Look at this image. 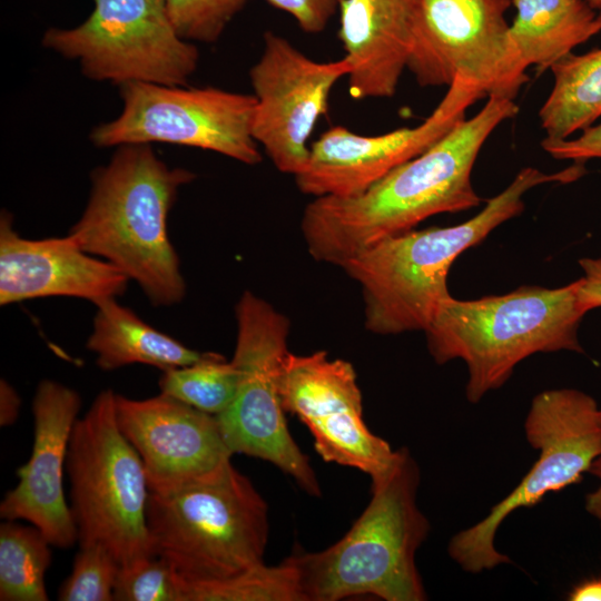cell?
Instances as JSON below:
<instances>
[{
    "instance_id": "1",
    "label": "cell",
    "mask_w": 601,
    "mask_h": 601,
    "mask_svg": "<svg viewBox=\"0 0 601 601\" xmlns=\"http://www.w3.org/2000/svg\"><path fill=\"white\" fill-rule=\"evenodd\" d=\"M519 108L513 99L489 97L418 156L352 197H317L304 209L300 230L311 256L341 267L371 245L414 229L424 219L476 207L471 174L489 136Z\"/></svg>"
},
{
    "instance_id": "2",
    "label": "cell",
    "mask_w": 601,
    "mask_h": 601,
    "mask_svg": "<svg viewBox=\"0 0 601 601\" xmlns=\"http://www.w3.org/2000/svg\"><path fill=\"white\" fill-rule=\"evenodd\" d=\"M584 173V166L577 162L552 174L525 167L469 220L449 227L411 229L347 259L341 268L361 287L366 329L380 335L424 332L452 297L447 275L462 253L520 215L524 209L522 198L533 187L568 184Z\"/></svg>"
},
{
    "instance_id": "3",
    "label": "cell",
    "mask_w": 601,
    "mask_h": 601,
    "mask_svg": "<svg viewBox=\"0 0 601 601\" xmlns=\"http://www.w3.org/2000/svg\"><path fill=\"white\" fill-rule=\"evenodd\" d=\"M195 174L168 167L149 145H121L91 175L85 210L68 235L122 272L155 306L180 303L186 283L168 236V214Z\"/></svg>"
},
{
    "instance_id": "4",
    "label": "cell",
    "mask_w": 601,
    "mask_h": 601,
    "mask_svg": "<svg viewBox=\"0 0 601 601\" xmlns=\"http://www.w3.org/2000/svg\"><path fill=\"white\" fill-rule=\"evenodd\" d=\"M420 469L406 447L394 467L372 482V497L346 534L318 552L289 556L304 601L373 595L423 601L426 592L415 555L430 523L417 505Z\"/></svg>"
},
{
    "instance_id": "5",
    "label": "cell",
    "mask_w": 601,
    "mask_h": 601,
    "mask_svg": "<svg viewBox=\"0 0 601 601\" xmlns=\"http://www.w3.org/2000/svg\"><path fill=\"white\" fill-rule=\"evenodd\" d=\"M579 279L558 288L521 286L508 294L462 300L453 296L424 331L436 364L462 359L470 403L502 387L515 366L536 353H583L585 315L578 304Z\"/></svg>"
},
{
    "instance_id": "6",
    "label": "cell",
    "mask_w": 601,
    "mask_h": 601,
    "mask_svg": "<svg viewBox=\"0 0 601 601\" xmlns=\"http://www.w3.org/2000/svg\"><path fill=\"white\" fill-rule=\"evenodd\" d=\"M147 525L154 554L186 582L220 581L264 563L267 504L231 462L174 491L149 492Z\"/></svg>"
},
{
    "instance_id": "7",
    "label": "cell",
    "mask_w": 601,
    "mask_h": 601,
    "mask_svg": "<svg viewBox=\"0 0 601 601\" xmlns=\"http://www.w3.org/2000/svg\"><path fill=\"white\" fill-rule=\"evenodd\" d=\"M66 472L79 545L100 544L120 566L155 555L142 461L120 431L116 393L101 391L72 428Z\"/></svg>"
},
{
    "instance_id": "8",
    "label": "cell",
    "mask_w": 601,
    "mask_h": 601,
    "mask_svg": "<svg viewBox=\"0 0 601 601\" xmlns=\"http://www.w3.org/2000/svg\"><path fill=\"white\" fill-rule=\"evenodd\" d=\"M538 460L521 482L477 523L454 534L447 552L465 572L480 573L509 563L495 546L502 522L514 511L538 504L546 494L582 480L601 454V407L575 388L536 394L524 422Z\"/></svg>"
},
{
    "instance_id": "9",
    "label": "cell",
    "mask_w": 601,
    "mask_h": 601,
    "mask_svg": "<svg viewBox=\"0 0 601 601\" xmlns=\"http://www.w3.org/2000/svg\"><path fill=\"white\" fill-rule=\"evenodd\" d=\"M236 345L231 362L239 372L235 397L217 421L233 454L265 460L292 476L311 495L321 487L309 459L285 421L279 382L289 319L267 300L245 290L235 307Z\"/></svg>"
},
{
    "instance_id": "10",
    "label": "cell",
    "mask_w": 601,
    "mask_h": 601,
    "mask_svg": "<svg viewBox=\"0 0 601 601\" xmlns=\"http://www.w3.org/2000/svg\"><path fill=\"white\" fill-rule=\"evenodd\" d=\"M406 68L423 87L463 79L487 97L513 99L529 80L510 37L512 0H411Z\"/></svg>"
},
{
    "instance_id": "11",
    "label": "cell",
    "mask_w": 601,
    "mask_h": 601,
    "mask_svg": "<svg viewBox=\"0 0 601 601\" xmlns=\"http://www.w3.org/2000/svg\"><path fill=\"white\" fill-rule=\"evenodd\" d=\"M93 4L79 26L47 30L43 46L77 60L92 80L187 86L198 50L177 33L164 0H93Z\"/></svg>"
},
{
    "instance_id": "12",
    "label": "cell",
    "mask_w": 601,
    "mask_h": 601,
    "mask_svg": "<svg viewBox=\"0 0 601 601\" xmlns=\"http://www.w3.org/2000/svg\"><path fill=\"white\" fill-rule=\"evenodd\" d=\"M120 96L121 114L90 135L98 147L168 142L211 150L246 165L262 160L252 130L254 95L130 82L120 86Z\"/></svg>"
},
{
    "instance_id": "13",
    "label": "cell",
    "mask_w": 601,
    "mask_h": 601,
    "mask_svg": "<svg viewBox=\"0 0 601 601\" xmlns=\"http://www.w3.org/2000/svg\"><path fill=\"white\" fill-rule=\"evenodd\" d=\"M282 405L309 430L325 462L355 467L372 482L390 473L400 456L364 422L363 398L353 365L327 352L287 353L279 382Z\"/></svg>"
},
{
    "instance_id": "14",
    "label": "cell",
    "mask_w": 601,
    "mask_h": 601,
    "mask_svg": "<svg viewBox=\"0 0 601 601\" xmlns=\"http://www.w3.org/2000/svg\"><path fill=\"white\" fill-rule=\"evenodd\" d=\"M349 71L345 57L318 62L286 38L265 32L262 55L249 71L256 98L252 130L279 171L296 176L305 169L307 140L327 114L333 87Z\"/></svg>"
},
{
    "instance_id": "15",
    "label": "cell",
    "mask_w": 601,
    "mask_h": 601,
    "mask_svg": "<svg viewBox=\"0 0 601 601\" xmlns=\"http://www.w3.org/2000/svg\"><path fill=\"white\" fill-rule=\"evenodd\" d=\"M484 92L456 78L433 112L418 126L365 136L335 126L312 145L305 169L295 176L298 189L317 197L364 193L394 168L418 156L444 136Z\"/></svg>"
},
{
    "instance_id": "16",
    "label": "cell",
    "mask_w": 601,
    "mask_h": 601,
    "mask_svg": "<svg viewBox=\"0 0 601 601\" xmlns=\"http://www.w3.org/2000/svg\"><path fill=\"white\" fill-rule=\"evenodd\" d=\"M116 418L142 461L149 492L174 491L230 462L217 417L164 393L145 400L116 394Z\"/></svg>"
},
{
    "instance_id": "17",
    "label": "cell",
    "mask_w": 601,
    "mask_h": 601,
    "mask_svg": "<svg viewBox=\"0 0 601 601\" xmlns=\"http://www.w3.org/2000/svg\"><path fill=\"white\" fill-rule=\"evenodd\" d=\"M81 407L77 391L52 380L41 381L32 401L31 455L17 470V485L0 503L4 520H24L51 545L71 548L78 530L63 493V472L70 435Z\"/></svg>"
},
{
    "instance_id": "18",
    "label": "cell",
    "mask_w": 601,
    "mask_h": 601,
    "mask_svg": "<svg viewBox=\"0 0 601 601\" xmlns=\"http://www.w3.org/2000/svg\"><path fill=\"white\" fill-rule=\"evenodd\" d=\"M128 282L117 267L81 249L69 235L28 239L16 231L12 215L1 213V305L48 296L96 304L124 294Z\"/></svg>"
},
{
    "instance_id": "19",
    "label": "cell",
    "mask_w": 601,
    "mask_h": 601,
    "mask_svg": "<svg viewBox=\"0 0 601 601\" xmlns=\"http://www.w3.org/2000/svg\"><path fill=\"white\" fill-rule=\"evenodd\" d=\"M411 0H342L338 37L355 99L392 97L406 68Z\"/></svg>"
},
{
    "instance_id": "20",
    "label": "cell",
    "mask_w": 601,
    "mask_h": 601,
    "mask_svg": "<svg viewBox=\"0 0 601 601\" xmlns=\"http://www.w3.org/2000/svg\"><path fill=\"white\" fill-rule=\"evenodd\" d=\"M95 305L92 332L86 346L96 354V363L104 371L145 364L164 372L191 365L205 356L145 323L115 297Z\"/></svg>"
},
{
    "instance_id": "21",
    "label": "cell",
    "mask_w": 601,
    "mask_h": 601,
    "mask_svg": "<svg viewBox=\"0 0 601 601\" xmlns=\"http://www.w3.org/2000/svg\"><path fill=\"white\" fill-rule=\"evenodd\" d=\"M516 16L510 37L526 67L544 71L600 30L583 0H512Z\"/></svg>"
},
{
    "instance_id": "22",
    "label": "cell",
    "mask_w": 601,
    "mask_h": 601,
    "mask_svg": "<svg viewBox=\"0 0 601 601\" xmlns=\"http://www.w3.org/2000/svg\"><path fill=\"white\" fill-rule=\"evenodd\" d=\"M553 88L540 109L546 138L565 139L601 117V49L570 53L550 68Z\"/></svg>"
},
{
    "instance_id": "23",
    "label": "cell",
    "mask_w": 601,
    "mask_h": 601,
    "mask_svg": "<svg viewBox=\"0 0 601 601\" xmlns=\"http://www.w3.org/2000/svg\"><path fill=\"white\" fill-rule=\"evenodd\" d=\"M50 542L35 525L12 520L0 525V600L47 601L45 574L51 563Z\"/></svg>"
},
{
    "instance_id": "24",
    "label": "cell",
    "mask_w": 601,
    "mask_h": 601,
    "mask_svg": "<svg viewBox=\"0 0 601 601\" xmlns=\"http://www.w3.org/2000/svg\"><path fill=\"white\" fill-rule=\"evenodd\" d=\"M178 583L180 601H304L289 558L277 565L260 563L220 581L186 582L178 578Z\"/></svg>"
},
{
    "instance_id": "25",
    "label": "cell",
    "mask_w": 601,
    "mask_h": 601,
    "mask_svg": "<svg viewBox=\"0 0 601 601\" xmlns=\"http://www.w3.org/2000/svg\"><path fill=\"white\" fill-rule=\"evenodd\" d=\"M239 381L235 364L218 353L187 366L162 372L160 393L175 397L211 415H219L233 402Z\"/></svg>"
},
{
    "instance_id": "26",
    "label": "cell",
    "mask_w": 601,
    "mask_h": 601,
    "mask_svg": "<svg viewBox=\"0 0 601 601\" xmlns=\"http://www.w3.org/2000/svg\"><path fill=\"white\" fill-rule=\"evenodd\" d=\"M119 563L100 544L80 545L72 571L59 587L60 601H114Z\"/></svg>"
},
{
    "instance_id": "27",
    "label": "cell",
    "mask_w": 601,
    "mask_h": 601,
    "mask_svg": "<svg viewBox=\"0 0 601 601\" xmlns=\"http://www.w3.org/2000/svg\"><path fill=\"white\" fill-rule=\"evenodd\" d=\"M248 0H164L177 33L187 41L215 42Z\"/></svg>"
},
{
    "instance_id": "28",
    "label": "cell",
    "mask_w": 601,
    "mask_h": 601,
    "mask_svg": "<svg viewBox=\"0 0 601 601\" xmlns=\"http://www.w3.org/2000/svg\"><path fill=\"white\" fill-rule=\"evenodd\" d=\"M116 601H180L178 577L171 564L151 555L120 566L115 588Z\"/></svg>"
},
{
    "instance_id": "29",
    "label": "cell",
    "mask_w": 601,
    "mask_h": 601,
    "mask_svg": "<svg viewBox=\"0 0 601 601\" xmlns=\"http://www.w3.org/2000/svg\"><path fill=\"white\" fill-rule=\"evenodd\" d=\"M294 18L306 33L322 32L338 11L342 0H266Z\"/></svg>"
},
{
    "instance_id": "30",
    "label": "cell",
    "mask_w": 601,
    "mask_h": 601,
    "mask_svg": "<svg viewBox=\"0 0 601 601\" xmlns=\"http://www.w3.org/2000/svg\"><path fill=\"white\" fill-rule=\"evenodd\" d=\"M581 135L570 139L544 138L542 148L553 158L570 159L584 164L588 159L601 158V122L581 130Z\"/></svg>"
},
{
    "instance_id": "31",
    "label": "cell",
    "mask_w": 601,
    "mask_h": 601,
    "mask_svg": "<svg viewBox=\"0 0 601 601\" xmlns=\"http://www.w3.org/2000/svg\"><path fill=\"white\" fill-rule=\"evenodd\" d=\"M583 276L579 278L578 304L588 312L601 307V257L579 259Z\"/></svg>"
},
{
    "instance_id": "32",
    "label": "cell",
    "mask_w": 601,
    "mask_h": 601,
    "mask_svg": "<svg viewBox=\"0 0 601 601\" xmlns=\"http://www.w3.org/2000/svg\"><path fill=\"white\" fill-rule=\"evenodd\" d=\"M21 400L13 386L6 380L0 382V426L12 425L20 411Z\"/></svg>"
},
{
    "instance_id": "33",
    "label": "cell",
    "mask_w": 601,
    "mask_h": 601,
    "mask_svg": "<svg viewBox=\"0 0 601 601\" xmlns=\"http://www.w3.org/2000/svg\"><path fill=\"white\" fill-rule=\"evenodd\" d=\"M569 600L601 601V579H591L578 584L570 592Z\"/></svg>"
},
{
    "instance_id": "34",
    "label": "cell",
    "mask_w": 601,
    "mask_h": 601,
    "mask_svg": "<svg viewBox=\"0 0 601 601\" xmlns=\"http://www.w3.org/2000/svg\"><path fill=\"white\" fill-rule=\"evenodd\" d=\"M584 508L601 525V481L593 491L585 495Z\"/></svg>"
},
{
    "instance_id": "35",
    "label": "cell",
    "mask_w": 601,
    "mask_h": 601,
    "mask_svg": "<svg viewBox=\"0 0 601 601\" xmlns=\"http://www.w3.org/2000/svg\"><path fill=\"white\" fill-rule=\"evenodd\" d=\"M593 476L598 477L601 481V454L592 464L590 472Z\"/></svg>"
},
{
    "instance_id": "36",
    "label": "cell",
    "mask_w": 601,
    "mask_h": 601,
    "mask_svg": "<svg viewBox=\"0 0 601 601\" xmlns=\"http://www.w3.org/2000/svg\"><path fill=\"white\" fill-rule=\"evenodd\" d=\"M593 9H601V0H585Z\"/></svg>"
},
{
    "instance_id": "37",
    "label": "cell",
    "mask_w": 601,
    "mask_h": 601,
    "mask_svg": "<svg viewBox=\"0 0 601 601\" xmlns=\"http://www.w3.org/2000/svg\"><path fill=\"white\" fill-rule=\"evenodd\" d=\"M597 26H598L599 30H601V13L599 16H597Z\"/></svg>"
}]
</instances>
